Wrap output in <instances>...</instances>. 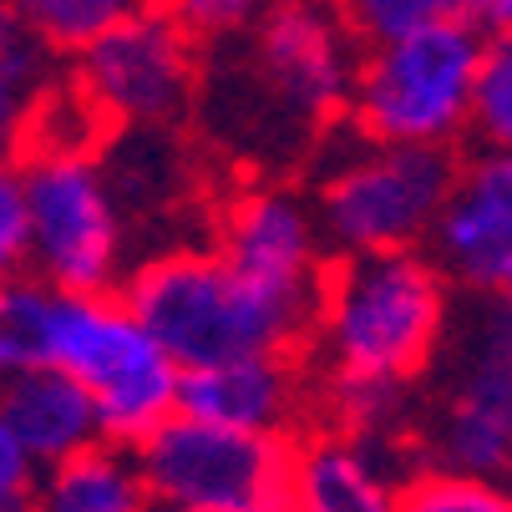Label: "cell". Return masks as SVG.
Here are the masks:
<instances>
[{
	"label": "cell",
	"instance_id": "6da1fadb",
	"mask_svg": "<svg viewBox=\"0 0 512 512\" xmlns=\"http://www.w3.org/2000/svg\"><path fill=\"white\" fill-rule=\"evenodd\" d=\"M234 41V56L198 71L203 117L234 153L254 163H289L345 117L360 41L340 21L335 0H274Z\"/></svg>",
	"mask_w": 512,
	"mask_h": 512
},
{
	"label": "cell",
	"instance_id": "7a4b0ae2",
	"mask_svg": "<svg viewBox=\"0 0 512 512\" xmlns=\"http://www.w3.org/2000/svg\"><path fill=\"white\" fill-rule=\"evenodd\" d=\"M16 355L56 365L77 381L107 442L137 447L178 411V360L112 289H56L36 274L6 284Z\"/></svg>",
	"mask_w": 512,
	"mask_h": 512
},
{
	"label": "cell",
	"instance_id": "3957f363",
	"mask_svg": "<svg viewBox=\"0 0 512 512\" xmlns=\"http://www.w3.org/2000/svg\"><path fill=\"white\" fill-rule=\"evenodd\" d=\"M452 330V284L426 249L345 254L325 264L310 340L315 376L416 386Z\"/></svg>",
	"mask_w": 512,
	"mask_h": 512
},
{
	"label": "cell",
	"instance_id": "277c9868",
	"mask_svg": "<svg viewBox=\"0 0 512 512\" xmlns=\"http://www.w3.org/2000/svg\"><path fill=\"white\" fill-rule=\"evenodd\" d=\"M122 300L178 360V371L254 350L295 355L310 340V310L289 305L213 249H168L127 274Z\"/></svg>",
	"mask_w": 512,
	"mask_h": 512
},
{
	"label": "cell",
	"instance_id": "5b68a950",
	"mask_svg": "<svg viewBox=\"0 0 512 512\" xmlns=\"http://www.w3.org/2000/svg\"><path fill=\"white\" fill-rule=\"evenodd\" d=\"M482 31L457 16L381 46H360L345 117L355 137L401 148H452L472 132Z\"/></svg>",
	"mask_w": 512,
	"mask_h": 512
},
{
	"label": "cell",
	"instance_id": "8992f818",
	"mask_svg": "<svg viewBox=\"0 0 512 512\" xmlns=\"http://www.w3.org/2000/svg\"><path fill=\"white\" fill-rule=\"evenodd\" d=\"M457 153L452 148H401V142L355 137L335 153L315 183V224L330 259L426 249L436 208L447 198Z\"/></svg>",
	"mask_w": 512,
	"mask_h": 512
},
{
	"label": "cell",
	"instance_id": "52a82bcc",
	"mask_svg": "<svg viewBox=\"0 0 512 512\" xmlns=\"http://www.w3.org/2000/svg\"><path fill=\"white\" fill-rule=\"evenodd\" d=\"M31 274L56 289H112L127 259V208L97 148L21 153Z\"/></svg>",
	"mask_w": 512,
	"mask_h": 512
},
{
	"label": "cell",
	"instance_id": "ba28073f",
	"mask_svg": "<svg viewBox=\"0 0 512 512\" xmlns=\"http://www.w3.org/2000/svg\"><path fill=\"white\" fill-rule=\"evenodd\" d=\"M158 512L218 507V512H284L289 436L234 431L173 411L132 447Z\"/></svg>",
	"mask_w": 512,
	"mask_h": 512
},
{
	"label": "cell",
	"instance_id": "9c48e42d",
	"mask_svg": "<svg viewBox=\"0 0 512 512\" xmlns=\"http://www.w3.org/2000/svg\"><path fill=\"white\" fill-rule=\"evenodd\" d=\"M71 87L102 127H173L198 97V41L148 0L77 51Z\"/></svg>",
	"mask_w": 512,
	"mask_h": 512
},
{
	"label": "cell",
	"instance_id": "30bf717a",
	"mask_svg": "<svg viewBox=\"0 0 512 512\" xmlns=\"http://www.w3.org/2000/svg\"><path fill=\"white\" fill-rule=\"evenodd\" d=\"M208 249L244 279H254L259 289L315 315V295L330 254L315 224V208L300 188H284V183L239 188L218 208V229Z\"/></svg>",
	"mask_w": 512,
	"mask_h": 512
},
{
	"label": "cell",
	"instance_id": "8fae6325",
	"mask_svg": "<svg viewBox=\"0 0 512 512\" xmlns=\"http://www.w3.org/2000/svg\"><path fill=\"white\" fill-rule=\"evenodd\" d=\"M426 254L447 284L467 295H507L512 289V148H482L457 158L447 198L426 234Z\"/></svg>",
	"mask_w": 512,
	"mask_h": 512
},
{
	"label": "cell",
	"instance_id": "7c38bea8",
	"mask_svg": "<svg viewBox=\"0 0 512 512\" xmlns=\"http://www.w3.org/2000/svg\"><path fill=\"white\" fill-rule=\"evenodd\" d=\"M431 467L497 477L512 457V355L472 335L457 376L426 426Z\"/></svg>",
	"mask_w": 512,
	"mask_h": 512
},
{
	"label": "cell",
	"instance_id": "4fadbf2b",
	"mask_svg": "<svg viewBox=\"0 0 512 512\" xmlns=\"http://www.w3.org/2000/svg\"><path fill=\"white\" fill-rule=\"evenodd\" d=\"M310 406V386L300 376L295 355L284 350H254L188 365L178 376V411L234 426V431H264V436H295L300 416Z\"/></svg>",
	"mask_w": 512,
	"mask_h": 512
},
{
	"label": "cell",
	"instance_id": "5bb4252c",
	"mask_svg": "<svg viewBox=\"0 0 512 512\" xmlns=\"http://www.w3.org/2000/svg\"><path fill=\"white\" fill-rule=\"evenodd\" d=\"M401 482L391 436L340 426H320L300 442L289 436L284 512H396Z\"/></svg>",
	"mask_w": 512,
	"mask_h": 512
},
{
	"label": "cell",
	"instance_id": "9a60e30c",
	"mask_svg": "<svg viewBox=\"0 0 512 512\" xmlns=\"http://www.w3.org/2000/svg\"><path fill=\"white\" fill-rule=\"evenodd\" d=\"M0 416L16 426V436L31 447V457L41 467L102 442V421H97L92 396L66 371L41 365V360L11 365L0 376Z\"/></svg>",
	"mask_w": 512,
	"mask_h": 512
},
{
	"label": "cell",
	"instance_id": "2e32d148",
	"mask_svg": "<svg viewBox=\"0 0 512 512\" xmlns=\"http://www.w3.org/2000/svg\"><path fill=\"white\" fill-rule=\"evenodd\" d=\"M36 512H158L132 447L92 442L61 462H46L31 487Z\"/></svg>",
	"mask_w": 512,
	"mask_h": 512
},
{
	"label": "cell",
	"instance_id": "e0dca14e",
	"mask_svg": "<svg viewBox=\"0 0 512 512\" xmlns=\"http://www.w3.org/2000/svg\"><path fill=\"white\" fill-rule=\"evenodd\" d=\"M41 92H46V46L11 11H0V163H16L26 153Z\"/></svg>",
	"mask_w": 512,
	"mask_h": 512
},
{
	"label": "cell",
	"instance_id": "ac0fdd59",
	"mask_svg": "<svg viewBox=\"0 0 512 512\" xmlns=\"http://www.w3.org/2000/svg\"><path fill=\"white\" fill-rule=\"evenodd\" d=\"M142 6H148V0H6V11L46 51H71V56Z\"/></svg>",
	"mask_w": 512,
	"mask_h": 512
},
{
	"label": "cell",
	"instance_id": "d6986e66",
	"mask_svg": "<svg viewBox=\"0 0 512 512\" xmlns=\"http://www.w3.org/2000/svg\"><path fill=\"white\" fill-rule=\"evenodd\" d=\"M472 137L487 148H512V26L482 31L477 92H472Z\"/></svg>",
	"mask_w": 512,
	"mask_h": 512
},
{
	"label": "cell",
	"instance_id": "ffe728a7",
	"mask_svg": "<svg viewBox=\"0 0 512 512\" xmlns=\"http://www.w3.org/2000/svg\"><path fill=\"white\" fill-rule=\"evenodd\" d=\"M396 512H512V492L497 477H467L447 467H426L401 482Z\"/></svg>",
	"mask_w": 512,
	"mask_h": 512
},
{
	"label": "cell",
	"instance_id": "44dd1931",
	"mask_svg": "<svg viewBox=\"0 0 512 512\" xmlns=\"http://www.w3.org/2000/svg\"><path fill=\"white\" fill-rule=\"evenodd\" d=\"M335 11L360 46H381V41L467 16L462 0H335Z\"/></svg>",
	"mask_w": 512,
	"mask_h": 512
},
{
	"label": "cell",
	"instance_id": "7402d4cb",
	"mask_svg": "<svg viewBox=\"0 0 512 512\" xmlns=\"http://www.w3.org/2000/svg\"><path fill=\"white\" fill-rule=\"evenodd\" d=\"M158 11H168L193 41H229L249 31L274 0H153Z\"/></svg>",
	"mask_w": 512,
	"mask_h": 512
},
{
	"label": "cell",
	"instance_id": "603a6c76",
	"mask_svg": "<svg viewBox=\"0 0 512 512\" xmlns=\"http://www.w3.org/2000/svg\"><path fill=\"white\" fill-rule=\"evenodd\" d=\"M31 274V218L21 163H0V284Z\"/></svg>",
	"mask_w": 512,
	"mask_h": 512
},
{
	"label": "cell",
	"instance_id": "cb8c5ba5",
	"mask_svg": "<svg viewBox=\"0 0 512 512\" xmlns=\"http://www.w3.org/2000/svg\"><path fill=\"white\" fill-rule=\"evenodd\" d=\"M36 472H41V462L31 457V447L16 436V426L0 416V497L31 492L36 487Z\"/></svg>",
	"mask_w": 512,
	"mask_h": 512
},
{
	"label": "cell",
	"instance_id": "d4e9b609",
	"mask_svg": "<svg viewBox=\"0 0 512 512\" xmlns=\"http://www.w3.org/2000/svg\"><path fill=\"white\" fill-rule=\"evenodd\" d=\"M472 335H482L487 345H497V350L512 355V289H507V295H492V300H487V310H482V320H477Z\"/></svg>",
	"mask_w": 512,
	"mask_h": 512
},
{
	"label": "cell",
	"instance_id": "484cf974",
	"mask_svg": "<svg viewBox=\"0 0 512 512\" xmlns=\"http://www.w3.org/2000/svg\"><path fill=\"white\" fill-rule=\"evenodd\" d=\"M462 11L477 31H507L512 26V0H462Z\"/></svg>",
	"mask_w": 512,
	"mask_h": 512
},
{
	"label": "cell",
	"instance_id": "4316f807",
	"mask_svg": "<svg viewBox=\"0 0 512 512\" xmlns=\"http://www.w3.org/2000/svg\"><path fill=\"white\" fill-rule=\"evenodd\" d=\"M11 365H21V355H16V335H11V310H6V284H0V376H6Z\"/></svg>",
	"mask_w": 512,
	"mask_h": 512
},
{
	"label": "cell",
	"instance_id": "83f0119b",
	"mask_svg": "<svg viewBox=\"0 0 512 512\" xmlns=\"http://www.w3.org/2000/svg\"><path fill=\"white\" fill-rule=\"evenodd\" d=\"M0 512H36V507H31V492H11V497H0Z\"/></svg>",
	"mask_w": 512,
	"mask_h": 512
},
{
	"label": "cell",
	"instance_id": "f1b7e54d",
	"mask_svg": "<svg viewBox=\"0 0 512 512\" xmlns=\"http://www.w3.org/2000/svg\"><path fill=\"white\" fill-rule=\"evenodd\" d=\"M178 512H218V507H178Z\"/></svg>",
	"mask_w": 512,
	"mask_h": 512
}]
</instances>
